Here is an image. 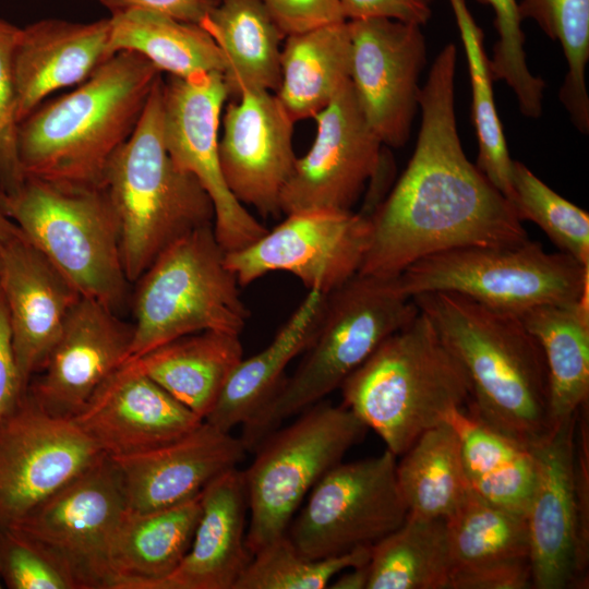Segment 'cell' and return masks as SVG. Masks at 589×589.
<instances>
[{"label":"cell","instance_id":"33","mask_svg":"<svg viewBox=\"0 0 589 589\" xmlns=\"http://www.w3.org/2000/svg\"><path fill=\"white\" fill-rule=\"evenodd\" d=\"M109 51L135 52L160 72L179 77L219 72L225 61L202 26L142 8L111 13Z\"/></svg>","mask_w":589,"mask_h":589},{"label":"cell","instance_id":"2","mask_svg":"<svg viewBox=\"0 0 589 589\" xmlns=\"http://www.w3.org/2000/svg\"><path fill=\"white\" fill-rule=\"evenodd\" d=\"M411 299L465 369L472 416L528 447L553 430L544 356L518 315L455 292Z\"/></svg>","mask_w":589,"mask_h":589},{"label":"cell","instance_id":"40","mask_svg":"<svg viewBox=\"0 0 589 589\" xmlns=\"http://www.w3.org/2000/svg\"><path fill=\"white\" fill-rule=\"evenodd\" d=\"M371 548L327 558L301 553L287 532L251 557L233 589H324L341 572L365 565Z\"/></svg>","mask_w":589,"mask_h":589},{"label":"cell","instance_id":"35","mask_svg":"<svg viewBox=\"0 0 589 589\" xmlns=\"http://www.w3.org/2000/svg\"><path fill=\"white\" fill-rule=\"evenodd\" d=\"M366 589H448L452 569L446 520L408 514L371 548Z\"/></svg>","mask_w":589,"mask_h":589},{"label":"cell","instance_id":"18","mask_svg":"<svg viewBox=\"0 0 589 589\" xmlns=\"http://www.w3.org/2000/svg\"><path fill=\"white\" fill-rule=\"evenodd\" d=\"M350 83L381 142L404 146L419 107L426 45L421 26L385 17L348 21Z\"/></svg>","mask_w":589,"mask_h":589},{"label":"cell","instance_id":"20","mask_svg":"<svg viewBox=\"0 0 589 589\" xmlns=\"http://www.w3.org/2000/svg\"><path fill=\"white\" fill-rule=\"evenodd\" d=\"M293 124L267 91H244L223 115L219 159L225 181L242 205L264 217L281 213V193L297 160Z\"/></svg>","mask_w":589,"mask_h":589},{"label":"cell","instance_id":"27","mask_svg":"<svg viewBox=\"0 0 589 589\" xmlns=\"http://www.w3.org/2000/svg\"><path fill=\"white\" fill-rule=\"evenodd\" d=\"M201 510V493L157 510L127 509L110 545L112 589H149L171 574L190 549Z\"/></svg>","mask_w":589,"mask_h":589},{"label":"cell","instance_id":"50","mask_svg":"<svg viewBox=\"0 0 589 589\" xmlns=\"http://www.w3.org/2000/svg\"><path fill=\"white\" fill-rule=\"evenodd\" d=\"M3 587H4V585H3L2 578L0 576V589L3 588Z\"/></svg>","mask_w":589,"mask_h":589},{"label":"cell","instance_id":"22","mask_svg":"<svg viewBox=\"0 0 589 589\" xmlns=\"http://www.w3.org/2000/svg\"><path fill=\"white\" fill-rule=\"evenodd\" d=\"M0 294L26 390L82 296L21 230L0 252Z\"/></svg>","mask_w":589,"mask_h":589},{"label":"cell","instance_id":"13","mask_svg":"<svg viewBox=\"0 0 589 589\" xmlns=\"http://www.w3.org/2000/svg\"><path fill=\"white\" fill-rule=\"evenodd\" d=\"M229 97L219 72L163 84V132L175 164L193 175L214 206V232L226 253L241 250L267 232L229 190L220 166L218 129Z\"/></svg>","mask_w":589,"mask_h":589},{"label":"cell","instance_id":"15","mask_svg":"<svg viewBox=\"0 0 589 589\" xmlns=\"http://www.w3.org/2000/svg\"><path fill=\"white\" fill-rule=\"evenodd\" d=\"M576 422L577 413L530 447L536 478L526 520L536 589L569 588L587 568L589 514L578 501Z\"/></svg>","mask_w":589,"mask_h":589},{"label":"cell","instance_id":"3","mask_svg":"<svg viewBox=\"0 0 589 589\" xmlns=\"http://www.w3.org/2000/svg\"><path fill=\"white\" fill-rule=\"evenodd\" d=\"M160 76L142 56L120 51L73 92L40 104L16 125L25 177L104 188L111 157L137 127Z\"/></svg>","mask_w":589,"mask_h":589},{"label":"cell","instance_id":"12","mask_svg":"<svg viewBox=\"0 0 589 589\" xmlns=\"http://www.w3.org/2000/svg\"><path fill=\"white\" fill-rule=\"evenodd\" d=\"M125 510L118 469L101 455L11 528L44 549L75 589H112L109 552Z\"/></svg>","mask_w":589,"mask_h":589},{"label":"cell","instance_id":"49","mask_svg":"<svg viewBox=\"0 0 589 589\" xmlns=\"http://www.w3.org/2000/svg\"><path fill=\"white\" fill-rule=\"evenodd\" d=\"M17 226L0 208V252L3 245L19 232Z\"/></svg>","mask_w":589,"mask_h":589},{"label":"cell","instance_id":"48","mask_svg":"<svg viewBox=\"0 0 589 589\" xmlns=\"http://www.w3.org/2000/svg\"><path fill=\"white\" fill-rule=\"evenodd\" d=\"M368 564V563H366ZM348 568L346 573H340L330 581V589H366L369 581L368 566Z\"/></svg>","mask_w":589,"mask_h":589},{"label":"cell","instance_id":"51","mask_svg":"<svg viewBox=\"0 0 589 589\" xmlns=\"http://www.w3.org/2000/svg\"><path fill=\"white\" fill-rule=\"evenodd\" d=\"M425 1H426L428 3H430V2L433 1V0H425Z\"/></svg>","mask_w":589,"mask_h":589},{"label":"cell","instance_id":"6","mask_svg":"<svg viewBox=\"0 0 589 589\" xmlns=\"http://www.w3.org/2000/svg\"><path fill=\"white\" fill-rule=\"evenodd\" d=\"M418 313L413 300L397 289L395 278L358 273L328 293L305 357L242 424L240 438L248 452H253L286 419L339 388L387 337Z\"/></svg>","mask_w":589,"mask_h":589},{"label":"cell","instance_id":"30","mask_svg":"<svg viewBox=\"0 0 589 589\" xmlns=\"http://www.w3.org/2000/svg\"><path fill=\"white\" fill-rule=\"evenodd\" d=\"M202 27L225 61L229 97L244 91L276 92L284 34L261 0H218Z\"/></svg>","mask_w":589,"mask_h":589},{"label":"cell","instance_id":"14","mask_svg":"<svg viewBox=\"0 0 589 589\" xmlns=\"http://www.w3.org/2000/svg\"><path fill=\"white\" fill-rule=\"evenodd\" d=\"M286 216L252 244L226 253L239 286L287 272L309 290L328 294L359 273L370 241V214L308 209Z\"/></svg>","mask_w":589,"mask_h":589},{"label":"cell","instance_id":"37","mask_svg":"<svg viewBox=\"0 0 589 589\" xmlns=\"http://www.w3.org/2000/svg\"><path fill=\"white\" fill-rule=\"evenodd\" d=\"M449 1L460 32L471 83V111L479 147L476 166L507 199L513 159L494 104L493 80L483 47V33L464 0Z\"/></svg>","mask_w":589,"mask_h":589},{"label":"cell","instance_id":"43","mask_svg":"<svg viewBox=\"0 0 589 589\" xmlns=\"http://www.w3.org/2000/svg\"><path fill=\"white\" fill-rule=\"evenodd\" d=\"M20 28L0 19V191L11 193L25 180L16 152L13 49Z\"/></svg>","mask_w":589,"mask_h":589},{"label":"cell","instance_id":"23","mask_svg":"<svg viewBox=\"0 0 589 589\" xmlns=\"http://www.w3.org/2000/svg\"><path fill=\"white\" fill-rule=\"evenodd\" d=\"M247 452L240 437L204 420L172 442L111 459L127 509L151 512L199 495L215 478L238 467Z\"/></svg>","mask_w":589,"mask_h":589},{"label":"cell","instance_id":"25","mask_svg":"<svg viewBox=\"0 0 589 589\" xmlns=\"http://www.w3.org/2000/svg\"><path fill=\"white\" fill-rule=\"evenodd\" d=\"M110 21L40 20L20 28L13 49L15 120L19 123L51 93L81 84L113 55Z\"/></svg>","mask_w":589,"mask_h":589},{"label":"cell","instance_id":"10","mask_svg":"<svg viewBox=\"0 0 589 589\" xmlns=\"http://www.w3.org/2000/svg\"><path fill=\"white\" fill-rule=\"evenodd\" d=\"M366 431L344 404L321 400L259 443L243 470L250 513L245 543L252 555L286 533L312 488Z\"/></svg>","mask_w":589,"mask_h":589},{"label":"cell","instance_id":"1","mask_svg":"<svg viewBox=\"0 0 589 589\" xmlns=\"http://www.w3.org/2000/svg\"><path fill=\"white\" fill-rule=\"evenodd\" d=\"M456 61L457 48L447 44L420 88L416 148L389 195L371 214L360 274L395 278L438 252L529 239L507 199L462 149L455 115Z\"/></svg>","mask_w":589,"mask_h":589},{"label":"cell","instance_id":"26","mask_svg":"<svg viewBox=\"0 0 589 589\" xmlns=\"http://www.w3.org/2000/svg\"><path fill=\"white\" fill-rule=\"evenodd\" d=\"M202 510L190 549L178 567L149 589H233L251 561L243 470L232 468L201 492Z\"/></svg>","mask_w":589,"mask_h":589},{"label":"cell","instance_id":"44","mask_svg":"<svg viewBox=\"0 0 589 589\" xmlns=\"http://www.w3.org/2000/svg\"><path fill=\"white\" fill-rule=\"evenodd\" d=\"M284 36L347 21L340 0H261Z\"/></svg>","mask_w":589,"mask_h":589},{"label":"cell","instance_id":"45","mask_svg":"<svg viewBox=\"0 0 589 589\" xmlns=\"http://www.w3.org/2000/svg\"><path fill=\"white\" fill-rule=\"evenodd\" d=\"M347 21L385 17L424 25L431 17L425 0H340Z\"/></svg>","mask_w":589,"mask_h":589},{"label":"cell","instance_id":"36","mask_svg":"<svg viewBox=\"0 0 589 589\" xmlns=\"http://www.w3.org/2000/svg\"><path fill=\"white\" fill-rule=\"evenodd\" d=\"M400 457L396 477L408 514L447 518L469 490L455 428L429 429Z\"/></svg>","mask_w":589,"mask_h":589},{"label":"cell","instance_id":"8","mask_svg":"<svg viewBox=\"0 0 589 589\" xmlns=\"http://www.w3.org/2000/svg\"><path fill=\"white\" fill-rule=\"evenodd\" d=\"M225 256L214 225H207L156 257L135 281L133 336L127 361L204 330L242 333L250 311Z\"/></svg>","mask_w":589,"mask_h":589},{"label":"cell","instance_id":"28","mask_svg":"<svg viewBox=\"0 0 589 589\" xmlns=\"http://www.w3.org/2000/svg\"><path fill=\"white\" fill-rule=\"evenodd\" d=\"M242 359L240 335L204 330L127 362L205 420Z\"/></svg>","mask_w":589,"mask_h":589},{"label":"cell","instance_id":"34","mask_svg":"<svg viewBox=\"0 0 589 589\" xmlns=\"http://www.w3.org/2000/svg\"><path fill=\"white\" fill-rule=\"evenodd\" d=\"M458 433L469 488L485 501L526 515L536 466L530 447L497 432L465 411L447 418Z\"/></svg>","mask_w":589,"mask_h":589},{"label":"cell","instance_id":"39","mask_svg":"<svg viewBox=\"0 0 589 589\" xmlns=\"http://www.w3.org/2000/svg\"><path fill=\"white\" fill-rule=\"evenodd\" d=\"M507 201L521 223H534L561 252L589 266L588 213L553 191L518 160H513Z\"/></svg>","mask_w":589,"mask_h":589},{"label":"cell","instance_id":"46","mask_svg":"<svg viewBox=\"0 0 589 589\" xmlns=\"http://www.w3.org/2000/svg\"><path fill=\"white\" fill-rule=\"evenodd\" d=\"M25 392L12 348L7 308L0 294V417L11 410Z\"/></svg>","mask_w":589,"mask_h":589},{"label":"cell","instance_id":"4","mask_svg":"<svg viewBox=\"0 0 589 589\" xmlns=\"http://www.w3.org/2000/svg\"><path fill=\"white\" fill-rule=\"evenodd\" d=\"M344 405L401 456L470 398L468 375L419 311L340 385Z\"/></svg>","mask_w":589,"mask_h":589},{"label":"cell","instance_id":"21","mask_svg":"<svg viewBox=\"0 0 589 589\" xmlns=\"http://www.w3.org/2000/svg\"><path fill=\"white\" fill-rule=\"evenodd\" d=\"M72 420L110 458L172 442L204 421L131 362L110 374Z\"/></svg>","mask_w":589,"mask_h":589},{"label":"cell","instance_id":"38","mask_svg":"<svg viewBox=\"0 0 589 589\" xmlns=\"http://www.w3.org/2000/svg\"><path fill=\"white\" fill-rule=\"evenodd\" d=\"M521 20L532 19L558 41L567 63L560 99L581 133L589 131V96L586 67L589 60V0H520Z\"/></svg>","mask_w":589,"mask_h":589},{"label":"cell","instance_id":"29","mask_svg":"<svg viewBox=\"0 0 589 589\" xmlns=\"http://www.w3.org/2000/svg\"><path fill=\"white\" fill-rule=\"evenodd\" d=\"M326 297L309 290L269 345L237 365L205 421L230 432L261 409L284 380L288 364L311 344Z\"/></svg>","mask_w":589,"mask_h":589},{"label":"cell","instance_id":"19","mask_svg":"<svg viewBox=\"0 0 589 589\" xmlns=\"http://www.w3.org/2000/svg\"><path fill=\"white\" fill-rule=\"evenodd\" d=\"M132 336V323L81 297L26 393L47 413L72 419L128 360Z\"/></svg>","mask_w":589,"mask_h":589},{"label":"cell","instance_id":"42","mask_svg":"<svg viewBox=\"0 0 589 589\" xmlns=\"http://www.w3.org/2000/svg\"><path fill=\"white\" fill-rule=\"evenodd\" d=\"M0 576L9 589H75L50 555L15 528L0 530Z\"/></svg>","mask_w":589,"mask_h":589},{"label":"cell","instance_id":"7","mask_svg":"<svg viewBox=\"0 0 589 589\" xmlns=\"http://www.w3.org/2000/svg\"><path fill=\"white\" fill-rule=\"evenodd\" d=\"M0 208L76 288L119 312L130 285L116 214L105 188L73 187L25 177Z\"/></svg>","mask_w":589,"mask_h":589},{"label":"cell","instance_id":"16","mask_svg":"<svg viewBox=\"0 0 589 589\" xmlns=\"http://www.w3.org/2000/svg\"><path fill=\"white\" fill-rule=\"evenodd\" d=\"M101 455L72 419L47 413L25 392L0 417V530L15 526Z\"/></svg>","mask_w":589,"mask_h":589},{"label":"cell","instance_id":"17","mask_svg":"<svg viewBox=\"0 0 589 589\" xmlns=\"http://www.w3.org/2000/svg\"><path fill=\"white\" fill-rule=\"evenodd\" d=\"M313 119L316 134L298 158L280 199L286 215L308 209L351 211L382 168L383 143L365 119L348 80Z\"/></svg>","mask_w":589,"mask_h":589},{"label":"cell","instance_id":"31","mask_svg":"<svg viewBox=\"0 0 589 589\" xmlns=\"http://www.w3.org/2000/svg\"><path fill=\"white\" fill-rule=\"evenodd\" d=\"M285 38L275 95L296 122L313 118L349 80L351 39L348 21Z\"/></svg>","mask_w":589,"mask_h":589},{"label":"cell","instance_id":"5","mask_svg":"<svg viewBox=\"0 0 589 589\" xmlns=\"http://www.w3.org/2000/svg\"><path fill=\"white\" fill-rule=\"evenodd\" d=\"M163 84L160 76L137 127L113 154L104 177L131 284L180 238L214 225L209 195L193 175L175 164L165 146Z\"/></svg>","mask_w":589,"mask_h":589},{"label":"cell","instance_id":"24","mask_svg":"<svg viewBox=\"0 0 589 589\" xmlns=\"http://www.w3.org/2000/svg\"><path fill=\"white\" fill-rule=\"evenodd\" d=\"M445 520L448 589L532 588L526 515L492 504L469 488Z\"/></svg>","mask_w":589,"mask_h":589},{"label":"cell","instance_id":"11","mask_svg":"<svg viewBox=\"0 0 589 589\" xmlns=\"http://www.w3.org/2000/svg\"><path fill=\"white\" fill-rule=\"evenodd\" d=\"M389 450L339 462L312 488L287 534L312 558H327L372 548L408 515Z\"/></svg>","mask_w":589,"mask_h":589},{"label":"cell","instance_id":"41","mask_svg":"<svg viewBox=\"0 0 589 589\" xmlns=\"http://www.w3.org/2000/svg\"><path fill=\"white\" fill-rule=\"evenodd\" d=\"M494 11L497 40L489 60L492 80H501L515 93L524 113L538 111L543 103L545 83L528 69L525 35L516 0H478Z\"/></svg>","mask_w":589,"mask_h":589},{"label":"cell","instance_id":"9","mask_svg":"<svg viewBox=\"0 0 589 589\" xmlns=\"http://www.w3.org/2000/svg\"><path fill=\"white\" fill-rule=\"evenodd\" d=\"M406 297L434 291L466 296L488 308L520 315L540 305L588 298L589 266L529 239L513 245H469L425 256L395 277Z\"/></svg>","mask_w":589,"mask_h":589},{"label":"cell","instance_id":"32","mask_svg":"<svg viewBox=\"0 0 589 589\" xmlns=\"http://www.w3.org/2000/svg\"><path fill=\"white\" fill-rule=\"evenodd\" d=\"M538 340L548 369L554 425L577 413L589 395L588 298L568 305L548 304L518 315Z\"/></svg>","mask_w":589,"mask_h":589},{"label":"cell","instance_id":"47","mask_svg":"<svg viewBox=\"0 0 589 589\" xmlns=\"http://www.w3.org/2000/svg\"><path fill=\"white\" fill-rule=\"evenodd\" d=\"M111 13L131 8L157 11L202 26L218 0H97Z\"/></svg>","mask_w":589,"mask_h":589}]
</instances>
